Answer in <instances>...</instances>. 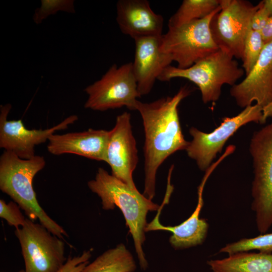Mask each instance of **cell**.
<instances>
[{"mask_svg": "<svg viewBox=\"0 0 272 272\" xmlns=\"http://www.w3.org/2000/svg\"><path fill=\"white\" fill-rule=\"evenodd\" d=\"M220 6L207 17L177 27L168 28L161 37L160 48L169 55L177 67L186 69L219 48L212 35L210 24Z\"/></svg>", "mask_w": 272, "mask_h": 272, "instance_id": "8992f818", "label": "cell"}, {"mask_svg": "<svg viewBox=\"0 0 272 272\" xmlns=\"http://www.w3.org/2000/svg\"><path fill=\"white\" fill-rule=\"evenodd\" d=\"M230 93L239 107L244 108L255 102L266 121L272 117V41L265 44L251 72L232 86Z\"/></svg>", "mask_w": 272, "mask_h": 272, "instance_id": "8fae6325", "label": "cell"}, {"mask_svg": "<svg viewBox=\"0 0 272 272\" xmlns=\"http://www.w3.org/2000/svg\"><path fill=\"white\" fill-rule=\"evenodd\" d=\"M220 7L219 0H184L169 19L168 28L177 27L203 19Z\"/></svg>", "mask_w": 272, "mask_h": 272, "instance_id": "ffe728a7", "label": "cell"}, {"mask_svg": "<svg viewBox=\"0 0 272 272\" xmlns=\"http://www.w3.org/2000/svg\"><path fill=\"white\" fill-rule=\"evenodd\" d=\"M261 34L265 44L272 41V16L269 18Z\"/></svg>", "mask_w": 272, "mask_h": 272, "instance_id": "4316f807", "label": "cell"}, {"mask_svg": "<svg viewBox=\"0 0 272 272\" xmlns=\"http://www.w3.org/2000/svg\"><path fill=\"white\" fill-rule=\"evenodd\" d=\"M59 11L74 13V1L42 0L40 7L35 11L33 19L34 23L39 24L49 16Z\"/></svg>", "mask_w": 272, "mask_h": 272, "instance_id": "603a6c76", "label": "cell"}, {"mask_svg": "<svg viewBox=\"0 0 272 272\" xmlns=\"http://www.w3.org/2000/svg\"><path fill=\"white\" fill-rule=\"evenodd\" d=\"M91 256L90 251H84L81 255L69 257L62 266L56 272H81L89 263Z\"/></svg>", "mask_w": 272, "mask_h": 272, "instance_id": "d4e9b609", "label": "cell"}, {"mask_svg": "<svg viewBox=\"0 0 272 272\" xmlns=\"http://www.w3.org/2000/svg\"><path fill=\"white\" fill-rule=\"evenodd\" d=\"M133 256L123 244L110 249L88 263L81 272H133Z\"/></svg>", "mask_w": 272, "mask_h": 272, "instance_id": "d6986e66", "label": "cell"}, {"mask_svg": "<svg viewBox=\"0 0 272 272\" xmlns=\"http://www.w3.org/2000/svg\"><path fill=\"white\" fill-rule=\"evenodd\" d=\"M249 151L254 173L251 208L257 230L264 234L272 226V121L254 132Z\"/></svg>", "mask_w": 272, "mask_h": 272, "instance_id": "5b68a950", "label": "cell"}, {"mask_svg": "<svg viewBox=\"0 0 272 272\" xmlns=\"http://www.w3.org/2000/svg\"><path fill=\"white\" fill-rule=\"evenodd\" d=\"M244 74L233 56L219 49L188 68L169 65L158 80L168 82L176 78L187 79L198 87L202 100L206 104L218 100L222 86H234Z\"/></svg>", "mask_w": 272, "mask_h": 272, "instance_id": "277c9868", "label": "cell"}, {"mask_svg": "<svg viewBox=\"0 0 272 272\" xmlns=\"http://www.w3.org/2000/svg\"><path fill=\"white\" fill-rule=\"evenodd\" d=\"M130 118V114L127 112L117 116L114 126L109 131L106 163L110 166L113 176L137 190L132 173L139 159Z\"/></svg>", "mask_w": 272, "mask_h": 272, "instance_id": "4fadbf2b", "label": "cell"}, {"mask_svg": "<svg viewBox=\"0 0 272 272\" xmlns=\"http://www.w3.org/2000/svg\"><path fill=\"white\" fill-rule=\"evenodd\" d=\"M207 263L213 272H272V252H240Z\"/></svg>", "mask_w": 272, "mask_h": 272, "instance_id": "ac0fdd59", "label": "cell"}, {"mask_svg": "<svg viewBox=\"0 0 272 272\" xmlns=\"http://www.w3.org/2000/svg\"><path fill=\"white\" fill-rule=\"evenodd\" d=\"M15 234L20 244L25 272H56L66 262L64 243L40 223L26 218Z\"/></svg>", "mask_w": 272, "mask_h": 272, "instance_id": "ba28073f", "label": "cell"}, {"mask_svg": "<svg viewBox=\"0 0 272 272\" xmlns=\"http://www.w3.org/2000/svg\"><path fill=\"white\" fill-rule=\"evenodd\" d=\"M251 122L261 124L266 122L262 108L256 103L246 107L234 117L224 118L220 125L211 132L206 133L191 127L189 132L192 140L185 149L188 156L196 162L200 170L206 171L227 140L240 127Z\"/></svg>", "mask_w": 272, "mask_h": 272, "instance_id": "30bf717a", "label": "cell"}, {"mask_svg": "<svg viewBox=\"0 0 272 272\" xmlns=\"http://www.w3.org/2000/svg\"><path fill=\"white\" fill-rule=\"evenodd\" d=\"M109 131L90 128L80 132L53 134L48 139L47 148L53 155L73 154L106 162Z\"/></svg>", "mask_w": 272, "mask_h": 272, "instance_id": "2e32d148", "label": "cell"}, {"mask_svg": "<svg viewBox=\"0 0 272 272\" xmlns=\"http://www.w3.org/2000/svg\"><path fill=\"white\" fill-rule=\"evenodd\" d=\"M252 250H257L262 252H272V233L262 234L250 238H243L227 244L220 250L219 252L230 255Z\"/></svg>", "mask_w": 272, "mask_h": 272, "instance_id": "44dd1931", "label": "cell"}, {"mask_svg": "<svg viewBox=\"0 0 272 272\" xmlns=\"http://www.w3.org/2000/svg\"><path fill=\"white\" fill-rule=\"evenodd\" d=\"M19 208L15 202L6 203L4 200H0L1 218L5 219L10 226L15 227L16 229L23 226L26 220Z\"/></svg>", "mask_w": 272, "mask_h": 272, "instance_id": "cb8c5ba5", "label": "cell"}, {"mask_svg": "<svg viewBox=\"0 0 272 272\" xmlns=\"http://www.w3.org/2000/svg\"><path fill=\"white\" fill-rule=\"evenodd\" d=\"M11 107L10 104L1 106L0 147L14 153L23 159L33 157L36 146L45 143L55 132L66 129L78 119L76 115H72L51 128L28 129L21 119L8 120Z\"/></svg>", "mask_w": 272, "mask_h": 272, "instance_id": "7c38bea8", "label": "cell"}, {"mask_svg": "<svg viewBox=\"0 0 272 272\" xmlns=\"http://www.w3.org/2000/svg\"><path fill=\"white\" fill-rule=\"evenodd\" d=\"M161 36L134 39L135 52L133 73L141 96L148 94L164 70L173 61L160 48Z\"/></svg>", "mask_w": 272, "mask_h": 272, "instance_id": "5bb4252c", "label": "cell"}, {"mask_svg": "<svg viewBox=\"0 0 272 272\" xmlns=\"http://www.w3.org/2000/svg\"><path fill=\"white\" fill-rule=\"evenodd\" d=\"M46 164L43 157L23 159L5 151L0 157V189L8 195L32 220L38 219L49 231L62 239L67 234L39 205L33 187L35 176Z\"/></svg>", "mask_w": 272, "mask_h": 272, "instance_id": "3957f363", "label": "cell"}, {"mask_svg": "<svg viewBox=\"0 0 272 272\" xmlns=\"http://www.w3.org/2000/svg\"><path fill=\"white\" fill-rule=\"evenodd\" d=\"M203 183L198 189L197 205L191 215L180 225L175 226H165L159 221L161 212L165 204L167 203L170 193L166 192L162 204L158 210L157 215L145 228V232L165 230L172 232L169 242L176 249H182L201 244L207 237L208 224L203 219L199 218L203 206L202 191Z\"/></svg>", "mask_w": 272, "mask_h": 272, "instance_id": "e0dca14e", "label": "cell"}, {"mask_svg": "<svg viewBox=\"0 0 272 272\" xmlns=\"http://www.w3.org/2000/svg\"><path fill=\"white\" fill-rule=\"evenodd\" d=\"M221 10L213 17L210 29L220 49L242 59L251 19L259 7L245 0H219Z\"/></svg>", "mask_w": 272, "mask_h": 272, "instance_id": "9c48e42d", "label": "cell"}, {"mask_svg": "<svg viewBox=\"0 0 272 272\" xmlns=\"http://www.w3.org/2000/svg\"><path fill=\"white\" fill-rule=\"evenodd\" d=\"M88 186L100 197L103 209L113 210L116 207L120 209L133 238L140 266L146 269L148 263L142 247L148 224L146 217L149 212L158 211L160 206L101 167L98 169L95 178L88 182Z\"/></svg>", "mask_w": 272, "mask_h": 272, "instance_id": "7a4b0ae2", "label": "cell"}, {"mask_svg": "<svg viewBox=\"0 0 272 272\" xmlns=\"http://www.w3.org/2000/svg\"><path fill=\"white\" fill-rule=\"evenodd\" d=\"M116 20L122 33L133 39L163 34L164 18L152 10L147 0L118 1Z\"/></svg>", "mask_w": 272, "mask_h": 272, "instance_id": "9a60e30c", "label": "cell"}, {"mask_svg": "<svg viewBox=\"0 0 272 272\" xmlns=\"http://www.w3.org/2000/svg\"><path fill=\"white\" fill-rule=\"evenodd\" d=\"M265 44L261 32L250 29L246 37L242 58V68L248 74L258 60Z\"/></svg>", "mask_w": 272, "mask_h": 272, "instance_id": "7402d4cb", "label": "cell"}, {"mask_svg": "<svg viewBox=\"0 0 272 272\" xmlns=\"http://www.w3.org/2000/svg\"><path fill=\"white\" fill-rule=\"evenodd\" d=\"M192 90L181 87L173 96L158 99L150 103L138 100L136 110L142 118L145 132V186L144 195L152 200L155 194L157 170L171 155L185 150L189 142L182 132L178 106Z\"/></svg>", "mask_w": 272, "mask_h": 272, "instance_id": "6da1fadb", "label": "cell"}, {"mask_svg": "<svg viewBox=\"0 0 272 272\" xmlns=\"http://www.w3.org/2000/svg\"><path fill=\"white\" fill-rule=\"evenodd\" d=\"M259 7L254 14L251 21V29L261 32L265 26L269 18L270 17L262 6V2H260Z\"/></svg>", "mask_w": 272, "mask_h": 272, "instance_id": "484cf974", "label": "cell"}, {"mask_svg": "<svg viewBox=\"0 0 272 272\" xmlns=\"http://www.w3.org/2000/svg\"><path fill=\"white\" fill-rule=\"evenodd\" d=\"M262 6L269 14V16H272V0L262 1Z\"/></svg>", "mask_w": 272, "mask_h": 272, "instance_id": "83f0119b", "label": "cell"}, {"mask_svg": "<svg viewBox=\"0 0 272 272\" xmlns=\"http://www.w3.org/2000/svg\"><path fill=\"white\" fill-rule=\"evenodd\" d=\"M18 272H25V270H20V271H19Z\"/></svg>", "mask_w": 272, "mask_h": 272, "instance_id": "f1b7e54d", "label": "cell"}, {"mask_svg": "<svg viewBox=\"0 0 272 272\" xmlns=\"http://www.w3.org/2000/svg\"><path fill=\"white\" fill-rule=\"evenodd\" d=\"M84 91L88 95L84 107L100 111L123 106L135 110L137 98L141 97L131 62L120 66L113 64L99 80L86 87Z\"/></svg>", "mask_w": 272, "mask_h": 272, "instance_id": "52a82bcc", "label": "cell"}]
</instances>
